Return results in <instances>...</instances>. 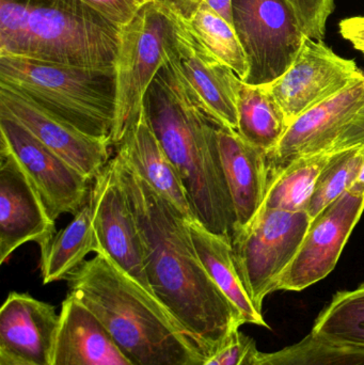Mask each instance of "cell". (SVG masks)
<instances>
[{
  "mask_svg": "<svg viewBox=\"0 0 364 365\" xmlns=\"http://www.w3.org/2000/svg\"><path fill=\"white\" fill-rule=\"evenodd\" d=\"M258 354L254 339L239 330L222 349L201 365H251Z\"/></svg>",
  "mask_w": 364,
  "mask_h": 365,
  "instance_id": "31",
  "label": "cell"
},
{
  "mask_svg": "<svg viewBox=\"0 0 364 365\" xmlns=\"http://www.w3.org/2000/svg\"><path fill=\"white\" fill-rule=\"evenodd\" d=\"M100 251L89 201L63 230L56 234L45 255H41L43 283L66 280L85 262L89 253Z\"/></svg>",
  "mask_w": 364,
  "mask_h": 365,
  "instance_id": "23",
  "label": "cell"
},
{
  "mask_svg": "<svg viewBox=\"0 0 364 365\" xmlns=\"http://www.w3.org/2000/svg\"><path fill=\"white\" fill-rule=\"evenodd\" d=\"M0 83L80 132L111 141L117 105L115 71L0 55Z\"/></svg>",
  "mask_w": 364,
  "mask_h": 365,
  "instance_id": "4",
  "label": "cell"
},
{
  "mask_svg": "<svg viewBox=\"0 0 364 365\" xmlns=\"http://www.w3.org/2000/svg\"><path fill=\"white\" fill-rule=\"evenodd\" d=\"M311 218L306 210L261 207L231 238L233 257L244 287L259 313L263 302L277 291L280 277L294 259Z\"/></svg>",
  "mask_w": 364,
  "mask_h": 365,
  "instance_id": "7",
  "label": "cell"
},
{
  "mask_svg": "<svg viewBox=\"0 0 364 365\" xmlns=\"http://www.w3.org/2000/svg\"><path fill=\"white\" fill-rule=\"evenodd\" d=\"M307 38L323 41L327 21L335 10V0H286Z\"/></svg>",
  "mask_w": 364,
  "mask_h": 365,
  "instance_id": "30",
  "label": "cell"
},
{
  "mask_svg": "<svg viewBox=\"0 0 364 365\" xmlns=\"http://www.w3.org/2000/svg\"><path fill=\"white\" fill-rule=\"evenodd\" d=\"M0 145L16 158L49 216L77 214L89 201L90 181L14 120L0 115Z\"/></svg>",
  "mask_w": 364,
  "mask_h": 365,
  "instance_id": "11",
  "label": "cell"
},
{
  "mask_svg": "<svg viewBox=\"0 0 364 365\" xmlns=\"http://www.w3.org/2000/svg\"><path fill=\"white\" fill-rule=\"evenodd\" d=\"M56 234L36 189L16 158L0 145V263L27 242H36L45 255Z\"/></svg>",
  "mask_w": 364,
  "mask_h": 365,
  "instance_id": "15",
  "label": "cell"
},
{
  "mask_svg": "<svg viewBox=\"0 0 364 365\" xmlns=\"http://www.w3.org/2000/svg\"><path fill=\"white\" fill-rule=\"evenodd\" d=\"M233 26L249 62L244 83L269 86L292 66L307 36L286 0H232Z\"/></svg>",
  "mask_w": 364,
  "mask_h": 365,
  "instance_id": "8",
  "label": "cell"
},
{
  "mask_svg": "<svg viewBox=\"0 0 364 365\" xmlns=\"http://www.w3.org/2000/svg\"><path fill=\"white\" fill-rule=\"evenodd\" d=\"M119 27L77 0L32 4L23 58L85 68L115 71Z\"/></svg>",
  "mask_w": 364,
  "mask_h": 365,
  "instance_id": "5",
  "label": "cell"
},
{
  "mask_svg": "<svg viewBox=\"0 0 364 365\" xmlns=\"http://www.w3.org/2000/svg\"><path fill=\"white\" fill-rule=\"evenodd\" d=\"M115 148V156L172 204L186 220H197L183 182L152 130L143 109L135 125Z\"/></svg>",
  "mask_w": 364,
  "mask_h": 365,
  "instance_id": "20",
  "label": "cell"
},
{
  "mask_svg": "<svg viewBox=\"0 0 364 365\" xmlns=\"http://www.w3.org/2000/svg\"><path fill=\"white\" fill-rule=\"evenodd\" d=\"M311 334L340 346L364 349V283L338 292L316 319Z\"/></svg>",
  "mask_w": 364,
  "mask_h": 365,
  "instance_id": "25",
  "label": "cell"
},
{
  "mask_svg": "<svg viewBox=\"0 0 364 365\" xmlns=\"http://www.w3.org/2000/svg\"><path fill=\"white\" fill-rule=\"evenodd\" d=\"M364 78L354 60L337 55L323 41L306 38L291 68L269 88L288 124L301 113Z\"/></svg>",
  "mask_w": 364,
  "mask_h": 365,
  "instance_id": "12",
  "label": "cell"
},
{
  "mask_svg": "<svg viewBox=\"0 0 364 365\" xmlns=\"http://www.w3.org/2000/svg\"><path fill=\"white\" fill-rule=\"evenodd\" d=\"M32 4L0 0V55L23 57L30 36Z\"/></svg>",
  "mask_w": 364,
  "mask_h": 365,
  "instance_id": "29",
  "label": "cell"
},
{
  "mask_svg": "<svg viewBox=\"0 0 364 365\" xmlns=\"http://www.w3.org/2000/svg\"><path fill=\"white\" fill-rule=\"evenodd\" d=\"M138 227L147 281L156 299L205 356L222 349L245 324L199 259L189 227L121 158H113Z\"/></svg>",
  "mask_w": 364,
  "mask_h": 365,
  "instance_id": "1",
  "label": "cell"
},
{
  "mask_svg": "<svg viewBox=\"0 0 364 365\" xmlns=\"http://www.w3.org/2000/svg\"><path fill=\"white\" fill-rule=\"evenodd\" d=\"M143 113L175 165L199 222L230 240L236 215L224 177L217 128L220 121L167 55L145 94Z\"/></svg>",
  "mask_w": 364,
  "mask_h": 365,
  "instance_id": "2",
  "label": "cell"
},
{
  "mask_svg": "<svg viewBox=\"0 0 364 365\" xmlns=\"http://www.w3.org/2000/svg\"><path fill=\"white\" fill-rule=\"evenodd\" d=\"M169 31V19L160 0H150L119 27L113 147L121 143L140 117L145 94L166 63Z\"/></svg>",
  "mask_w": 364,
  "mask_h": 365,
  "instance_id": "6",
  "label": "cell"
},
{
  "mask_svg": "<svg viewBox=\"0 0 364 365\" xmlns=\"http://www.w3.org/2000/svg\"><path fill=\"white\" fill-rule=\"evenodd\" d=\"M0 365H31L25 364V362L19 361V360L13 359L9 357L6 354L0 353Z\"/></svg>",
  "mask_w": 364,
  "mask_h": 365,
  "instance_id": "36",
  "label": "cell"
},
{
  "mask_svg": "<svg viewBox=\"0 0 364 365\" xmlns=\"http://www.w3.org/2000/svg\"><path fill=\"white\" fill-rule=\"evenodd\" d=\"M190 236L203 267L222 293L239 309L245 324L269 328L250 300L239 278L230 240L212 233L198 220L189 221Z\"/></svg>",
  "mask_w": 364,
  "mask_h": 365,
  "instance_id": "21",
  "label": "cell"
},
{
  "mask_svg": "<svg viewBox=\"0 0 364 365\" xmlns=\"http://www.w3.org/2000/svg\"><path fill=\"white\" fill-rule=\"evenodd\" d=\"M251 365H364V349L335 345L310 334L280 351H259Z\"/></svg>",
  "mask_w": 364,
  "mask_h": 365,
  "instance_id": "28",
  "label": "cell"
},
{
  "mask_svg": "<svg viewBox=\"0 0 364 365\" xmlns=\"http://www.w3.org/2000/svg\"><path fill=\"white\" fill-rule=\"evenodd\" d=\"M237 133L250 145L271 153L288 130L286 113L266 86L239 79L236 88Z\"/></svg>",
  "mask_w": 364,
  "mask_h": 365,
  "instance_id": "22",
  "label": "cell"
},
{
  "mask_svg": "<svg viewBox=\"0 0 364 365\" xmlns=\"http://www.w3.org/2000/svg\"><path fill=\"white\" fill-rule=\"evenodd\" d=\"M333 155V151L303 156L291 163L269 182L262 207L288 212H307L321 171Z\"/></svg>",
  "mask_w": 364,
  "mask_h": 365,
  "instance_id": "24",
  "label": "cell"
},
{
  "mask_svg": "<svg viewBox=\"0 0 364 365\" xmlns=\"http://www.w3.org/2000/svg\"><path fill=\"white\" fill-rule=\"evenodd\" d=\"M51 365H134L95 315L72 294L62 302Z\"/></svg>",
  "mask_w": 364,
  "mask_h": 365,
  "instance_id": "19",
  "label": "cell"
},
{
  "mask_svg": "<svg viewBox=\"0 0 364 365\" xmlns=\"http://www.w3.org/2000/svg\"><path fill=\"white\" fill-rule=\"evenodd\" d=\"M217 137L239 229L248 225L264 203L271 182L269 153L250 145L224 122L218 124Z\"/></svg>",
  "mask_w": 364,
  "mask_h": 365,
  "instance_id": "18",
  "label": "cell"
},
{
  "mask_svg": "<svg viewBox=\"0 0 364 365\" xmlns=\"http://www.w3.org/2000/svg\"><path fill=\"white\" fill-rule=\"evenodd\" d=\"M363 107L364 78L301 113L269 154L271 180L297 158L331 150L342 130Z\"/></svg>",
  "mask_w": 364,
  "mask_h": 365,
  "instance_id": "16",
  "label": "cell"
},
{
  "mask_svg": "<svg viewBox=\"0 0 364 365\" xmlns=\"http://www.w3.org/2000/svg\"><path fill=\"white\" fill-rule=\"evenodd\" d=\"M0 115L10 118L90 182L110 162L111 141L95 138L45 111L12 88L0 83Z\"/></svg>",
  "mask_w": 364,
  "mask_h": 365,
  "instance_id": "14",
  "label": "cell"
},
{
  "mask_svg": "<svg viewBox=\"0 0 364 365\" xmlns=\"http://www.w3.org/2000/svg\"><path fill=\"white\" fill-rule=\"evenodd\" d=\"M60 314L29 294L12 292L0 310V353L31 365H51Z\"/></svg>",
  "mask_w": 364,
  "mask_h": 365,
  "instance_id": "17",
  "label": "cell"
},
{
  "mask_svg": "<svg viewBox=\"0 0 364 365\" xmlns=\"http://www.w3.org/2000/svg\"><path fill=\"white\" fill-rule=\"evenodd\" d=\"M70 292L100 322L134 365H201L207 356L162 304L104 252L68 279Z\"/></svg>",
  "mask_w": 364,
  "mask_h": 365,
  "instance_id": "3",
  "label": "cell"
},
{
  "mask_svg": "<svg viewBox=\"0 0 364 365\" xmlns=\"http://www.w3.org/2000/svg\"><path fill=\"white\" fill-rule=\"evenodd\" d=\"M340 34L364 56V16H355L340 21Z\"/></svg>",
  "mask_w": 364,
  "mask_h": 365,
  "instance_id": "34",
  "label": "cell"
},
{
  "mask_svg": "<svg viewBox=\"0 0 364 365\" xmlns=\"http://www.w3.org/2000/svg\"><path fill=\"white\" fill-rule=\"evenodd\" d=\"M182 2L189 8L199 2H204L233 25L232 0H182Z\"/></svg>",
  "mask_w": 364,
  "mask_h": 365,
  "instance_id": "35",
  "label": "cell"
},
{
  "mask_svg": "<svg viewBox=\"0 0 364 365\" xmlns=\"http://www.w3.org/2000/svg\"><path fill=\"white\" fill-rule=\"evenodd\" d=\"M364 143V107L348 125L342 130L331 151L346 149Z\"/></svg>",
  "mask_w": 364,
  "mask_h": 365,
  "instance_id": "33",
  "label": "cell"
},
{
  "mask_svg": "<svg viewBox=\"0 0 364 365\" xmlns=\"http://www.w3.org/2000/svg\"><path fill=\"white\" fill-rule=\"evenodd\" d=\"M184 14L205 47L245 81L249 73V62L234 26L204 2H199Z\"/></svg>",
  "mask_w": 364,
  "mask_h": 365,
  "instance_id": "26",
  "label": "cell"
},
{
  "mask_svg": "<svg viewBox=\"0 0 364 365\" xmlns=\"http://www.w3.org/2000/svg\"><path fill=\"white\" fill-rule=\"evenodd\" d=\"M89 203L100 246L98 253L104 252L120 269L153 295L145 272L138 227L113 158L94 180Z\"/></svg>",
  "mask_w": 364,
  "mask_h": 365,
  "instance_id": "13",
  "label": "cell"
},
{
  "mask_svg": "<svg viewBox=\"0 0 364 365\" xmlns=\"http://www.w3.org/2000/svg\"><path fill=\"white\" fill-rule=\"evenodd\" d=\"M364 210V182H357L311 219L307 233L277 291L301 292L326 278Z\"/></svg>",
  "mask_w": 364,
  "mask_h": 365,
  "instance_id": "9",
  "label": "cell"
},
{
  "mask_svg": "<svg viewBox=\"0 0 364 365\" xmlns=\"http://www.w3.org/2000/svg\"><path fill=\"white\" fill-rule=\"evenodd\" d=\"M364 167V143L333 151V155L318 175L311 199L307 206L313 219L326 206L339 199L360 181Z\"/></svg>",
  "mask_w": 364,
  "mask_h": 365,
  "instance_id": "27",
  "label": "cell"
},
{
  "mask_svg": "<svg viewBox=\"0 0 364 365\" xmlns=\"http://www.w3.org/2000/svg\"><path fill=\"white\" fill-rule=\"evenodd\" d=\"M120 27L128 23L150 0H77Z\"/></svg>",
  "mask_w": 364,
  "mask_h": 365,
  "instance_id": "32",
  "label": "cell"
},
{
  "mask_svg": "<svg viewBox=\"0 0 364 365\" xmlns=\"http://www.w3.org/2000/svg\"><path fill=\"white\" fill-rule=\"evenodd\" d=\"M170 31L167 55L207 108L237 130L236 88L239 77L199 40L175 0H160Z\"/></svg>",
  "mask_w": 364,
  "mask_h": 365,
  "instance_id": "10",
  "label": "cell"
}]
</instances>
